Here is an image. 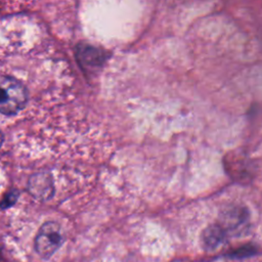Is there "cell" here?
<instances>
[{"label": "cell", "mask_w": 262, "mask_h": 262, "mask_svg": "<svg viewBox=\"0 0 262 262\" xmlns=\"http://www.w3.org/2000/svg\"><path fill=\"white\" fill-rule=\"evenodd\" d=\"M28 102L26 87L15 78L0 77V114L13 116L25 108Z\"/></svg>", "instance_id": "cell-1"}, {"label": "cell", "mask_w": 262, "mask_h": 262, "mask_svg": "<svg viewBox=\"0 0 262 262\" xmlns=\"http://www.w3.org/2000/svg\"><path fill=\"white\" fill-rule=\"evenodd\" d=\"M63 241L59 224L53 221L45 222L35 238V250L42 258L51 257Z\"/></svg>", "instance_id": "cell-2"}, {"label": "cell", "mask_w": 262, "mask_h": 262, "mask_svg": "<svg viewBox=\"0 0 262 262\" xmlns=\"http://www.w3.org/2000/svg\"><path fill=\"white\" fill-rule=\"evenodd\" d=\"M2 143H3V135H2V133L0 132V147H1Z\"/></svg>", "instance_id": "cell-4"}, {"label": "cell", "mask_w": 262, "mask_h": 262, "mask_svg": "<svg viewBox=\"0 0 262 262\" xmlns=\"http://www.w3.org/2000/svg\"><path fill=\"white\" fill-rule=\"evenodd\" d=\"M30 193L39 200H47L53 193V185L51 179L44 175L34 176L29 184Z\"/></svg>", "instance_id": "cell-3"}]
</instances>
